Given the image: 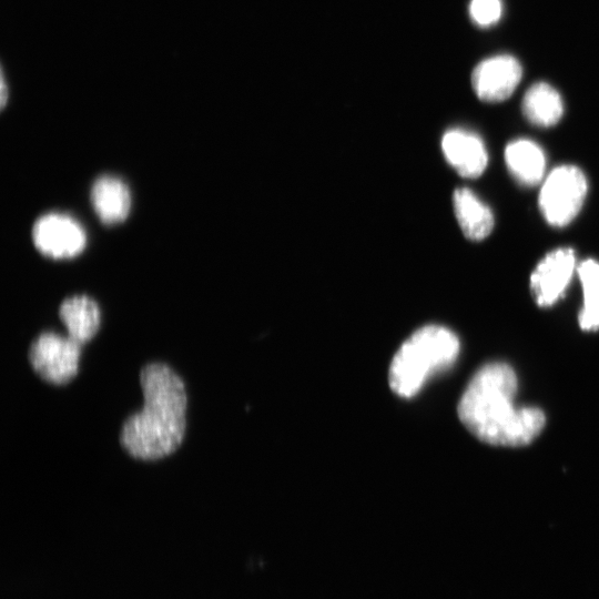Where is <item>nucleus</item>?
<instances>
[{"label":"nucleus","mask_w":599,"mask_h":599,"mask_svg":"<svg viewBox=\"0 0 599 599\" xmlns=\"http://www.w3.org/2000/svg\"><path fill=\"white\" fill-rule=\"evenodd\" d=\"M588 183L582 171L575 165L555 167L544 181L539 207L552 226L569 224L579 213L586 199Z\"/></svg>","instance_id":"obj_4"},{"label":"nucleus","mask_w":599,"mask_h":599,"mask_svg":"<svg viewBox=\"0 0 599 599\" xmlns=\"http://www.w3.org/2000/svg\"><path fill=\"white\" fill-rule=\"evenodd\" d=\"M59 316L68 334L84 344L98 332L101 313L93 298L87 295H74L62 301L59 306Z\"/></svg>","instance_id":"obj_13"},{"label":"nucleus","mask_w":599,"mask_h":599,"mask_svg":"<svg viewBox=\"0 0 599 599\" xmlns=\"http://www.w3.org/2000/svg\"><path fill=\"white\" fill-rule=\"evenodd\" d=\"M583 293L579 325L583 331L599 329V263L587 260L577 267Z\"/></svg>","instance_id":"obj_15"},{"label":"nucleus","mask_w":599,"mask_h":599,"mask_svg":"<svg viewBox=\"0 0 599 599\" xmlns=\"http://www.w3.org/2000/svg\"><path fill=\"white\" fill-rule=\"evenodd\" d=\"M505 161L509 172L522 185L534 186L544 177L545 153L534 141L518 139L510 142L505 149Z\"/></svg>","instance_id":"obj_12"},{"label":"nucleus","mask_w":599,"mask_h":599,"mask_svg":"<svg viewBox=\"0 0 599 599\" xmlns=\"http://www.w3.org/2000/svg\"><path fill=\"white\" fill-rule=\"evenodd\" d=\"M522 112L530 123L548 128L561 119L564 103L555 88L546 82H538L525 93Z\"/></svg>","instance_id":"obj_14"},{"label":"nucleus","mask_w":599,"mask_h":599,"mask_svg":"<svg viewBox=\"0 0 599 599\" xmlns=\"http://www.w3.org/2000/svg\"><path fill=\"white\" fill-rule=\"evenodd\" d=\"M517 376L505 363L483 366L468 383L457 407L464 426L484 443L522 446L545 426V414L536 407L517 406Z\"/></svg>","instance_id":"obj_1"},{"label":"nucleus","mask_w":599,"mask_h":599,"mask_svg":"<svg viewBox=\"0 0 599 599\" xmlns=\"http://www.w3.org/2000/svg\"><path fill=\"white\" fill-rule=\"evenodd\" d=\"M576 270V255L570 247H559L537 264L530 276V288L540 307L555 304L566 292Z\"/></svg>","instance_id":"obj_7"},{"label":"nucleus","mask_w":599,"mask_h":599,"mask_svg":"<svg viewBox=\"0 0 599 599\" xmlns=\"http://www.w3.org/2000/svg\"><path fill=\"white\" fill-rule=\"evenodd\" d=\"M453 199L455 215L464 235L471 241L487 237L494 227L490 209L467 187L457 189Z\"/></svg>","instance_id":"obj_11"},{"label":"nucleus","mask_w":599,"mask_h":599,"mask_svg":"<svg viewBox=\"0 0 599 599\" xmlns=\"http://www.w3.org/2000/svg\"><path fill=\"white\" fill-rule=\"evenodd\" d=\"M9 100V84L6 78L4 68L1 65L0 70V104L3 110Z\"/></svg>","instance_id":"obj_17"},{"label":"nucleus","mask_w":599,"mask_h":599,"mask_svg":"<svg viewBox=\"0 0 599 599\" xmlns=\"http://www.w3.org/2000/svg\"><path fill=\"white\" fill-rule=\"evenodd\" d=\"M521 77L519 61L512 55L499 54L477 64L473 71L471 84L480 100L500 102L512 94Z\"/></svg>","instance_id":"obj_8"},{"label":"nucleus","mask_w":599,"mask_h":599,"mask_svg":"<svg viewBox=\"0 0 599 599\" xmlns=\"http://www.w3.org/2000/svg\"><path fill=\"white\" fill-rule=\"evenodd\" d=\"M90 199L97 215L105 224L122 222L130 213V190L116 176H99L91 187Z\"/></svg>","instance_id":"obj_10"},{"label":"nucleus","mask_w":599,"mask_h":599,"mask_svg":"<svg viewBox=\"0 0 599 599\" xmlns=\"http://www.w3.org/2000/svg\"><path fill=\"white\" fill-rule=\"evenodd\" d=\"M501 12V0H470V18L480 27L495 24L500 19Z\"/></svg>","instance_id":"obj_16"},{"label":"nucleus","mask_w":599,"mask_h":599,"mask_svg":"<svg viewBox=\"0 0 599 599\" xmlns=\"http://www.w3.org/2000/svg\"><path fill=\"white\" fill-rule=\"evenodd\" d=\"M460 349L458 337L439 325H427L412 334L394 355L389 386L400 397L416 395L425 382L453 365Z\"/></svg>","instance_id":"obj_3"},{"label":"nucleus","mask_w":599,"mask_h":599,"mask_svg":"<svg viewBox=\"0 0 599 599\" xmlns=\"http://www.w3.org/2000/svg\"><path fill=\"white\" fill-rule=\"evenodd\" d=\"M32 240L42 254L53 258H68L82 252L87 235L81 224L72 216L48 213L35 221Z\"/></svg>","instance_id":"obj_6"},{"label":"nucleus","mask_w":599,"mask_h":599,"mask_svg":"<svg viewBox=\"0 0 599 599\" xmlns=\"http://www.w3.org/2000/svg\"><path fill=\"white\" fill-rule=\"evenodd\" d=\"M139 380L143 406L124 419L119 443L134 458L155 460L172 454L183 441L186 388L183 378L161 361L146 362Z\"/></svg>","instance_id":"obj_2"},{"label":"nucleus","mask_w":599,"mask_h":599,"mask_svg":"<svg viewBox=\"0 0 599 599\" xmlns=\"http://www.w3.org/2000/svg\"><path fill=\"white\" fill-rule=\"evenodd\" d=\"M82 345L69 334L43 331L30 342L27 358L42 379L64 384L78 372Z\"/></svg>","instance_id":"obj_5"},{"label":"nucleus","mask_w":599,"mask_h":599,"mask_svg":"<svg viewBox=\"0 0 599 599\" xmlns=\"http://www.w3.org/2000/svg\"><path fill=\"white\" fill-rule=\"evenodd\" d=\"M447 162L465 177H477L486 169L488 156L481 139L464 129H450L441 139Z\"/></svg>","instance_id":"obj_9"}]
</instances>
